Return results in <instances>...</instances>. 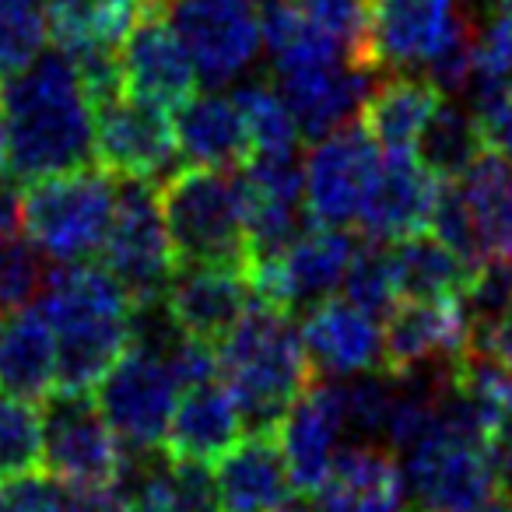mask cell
Returning <instances> with one entry per match:
<instances>
[{"mask_svg": "<svg viewBox=\"0 0 512 512\" xmlns=\"http://www.w3.org/2000/svg\"><path fill=\"white\" fill-rule=\"evenodd\" d=\"M92 155L102 172L113 179H144L155 183L172 158L176 148V127L169 120V109L141 102L134 95H116L92 109Z\"/></svg>", "mask_w": 512, "mask_h": 512, "instance_id": "cell-10", "label": "cell"}, {"mask_svg": "<svg viewBox=\"0 0 512 512\" xmlns=\"http://www.w3.org/2000/svg\"><path fill=\"white\" fill-rule=\"evenodd\" d=\"M474 53H477V29L470 22L467 11H456L453 25L442 36V43L435 46V53L425 60V78L439 88L442 95H460L470 85L474 74Z\"/></svg>", "mask_w": 512, "mask_h": 512, "instance_id": "cell-36", "label": "cell"}, {"mask_svg": "<svg viewBox=\"0 0 512 512\" xmlns=\"http://www.w3.org/2000/svg\"><path fill=\"white\" fill-rule=\"evenodd\" d=\"M379 165H383L379 144L358 123H344L334 134L320 137L302 165L309 218L341 228L358 221V211L379 176Z\"/></svg>", "mask_w": 512, "mask_h": 512, "instance_id": "cell-12", "label": "cell"}, {"mask_svg": "<svg viewBox=\"0 0 512 512\" xmlns=\"http://www.w3.org/2000/svg\"><path fill=\"white\" fill-rule=\"evenodd\" d=\"M477 130H481V144L495 155L512 158V92L495 99L491 106L474 109Z\"/></svg>", "mask_w": 512, "mask_h": 512, "instance_id": "cell-42", "label": "cell"}, {"mask_svg": "<svg viewBox=\"0 0 512 512\" xmlns=\"http://www.w3.org/2000/svg\"><path fill=\"white\" fill-rule=\"evenodd\" d=\"M400 299H460L470 267L435 235H411L390 249Z\"/></svg>", "mask_w": 512, "mask_h": 512, "instance_id": "cell-29", "label": "cell"}, {"mask_svg": "<svg viewBox=\"0 0 512 512\" xmlns=\"http://www.w3.org/2000/svg\"><path fill=\"white\" fill-rule=\"evenodd\" d=\"M299 334L309 362L323 376H362L383 369V334L376 320L348 299H316Z\"/></svg>", "mask_w": 512, "mask_h": 512, "instance_id": "cell-21", "label": "cell"}, {"mask_svg": "<svg viewBox=\"0 0 512 512\" xmlns=\"http://www.w3.org/2000/svg\"><path fill=\"white\" fill-rule=\"evenodd\" d=\"M460 302L470 316V327L498 320L512 309V260L488 256L477 267H470L467 285L460 292Z\"/></svg>", "mask_w": 512, "mask_h": 512, "instance_id": "cell-39", "label": "cell"}, {"mask_svg": "<svg viewBox=\"0 0 512 512\" xmlns=\"http://www.w3.org/2000/svg\"><path fill=\"white\" fill-rule=\"evenodd\" d=\"M120 50L123 92L162 109H179L197 95V67L162 8L144 4Z\"/></svg>", "mask_w": 512, "mask_h": 512, "instance_id": "cell-13", "label": "cell"}, {"mask_svg": "<svg viewBox=\"0 0 512 512\" xmlns=\"http://www.w3.org/2000/svg\"><path fill=\"white\" fill-rule=\"evenodd\" d=\"M4 512H57V488L43 474L11 481L4 495Z\"/></svg>", "mask_w": 512, "mask_h": 512, "instance_id": "cell-43", "label": "cell"}, {"mask_svg": "<svg viewBox=\"0 0 512 512\" xmlns=\"http://www.w3.org/2000/svg\"><path fill=\"white\" fill-rule=\"evenodd\" d=\"M39 313L57 337V386L64 397H92L137 337V309L120 281L95 264H60L43 281Z\"/></svg>", "mask_w": 512, "mask_h": 512, "instance_id": "cell-2", "label": "cell"}, {"mask_svg": "<svg viewBox=\"0 0 512 512\" xmlns=\"http://www.w3.org/2000/svg\"><path fill=\"white\" fill-rule=\"evenodd\" d=\"M130 470V449L95 397L53 393L46 407V474L71 488H109Z\"/></svg>", "mask_w": 512, "mask_h": 512, "instance_id": "cell-9", "label": "cell"}, {"mask_svg": "<svg viewBox=\"0 0 512 512\" xmlns=\"http://www.w3.org/2000/svg\"><path fill=\"white\" fill-rule=\"evenodd\" d=\"M411 512H414V509H411Z\"/></svg>", "mask_w": 512, "mask_h": 512, "instance_id": "cell-52", "label": "cell"}, {"mask_svg": "<svg viewBox=\"0 0 512 512\" xmlns=\"http://www.w3.org/2000/svg\"><path fill=\"white\" fill-rule=\"evenodd\" d=\"M176 148L190 165L204 169H242L253 158V141L242 113L225 95H193L179 106Z\"/></svg>", "mask_w": 512, "mask_h": 512, "instance_id": "cell-25", "label": "cell"}, {"mask_svg": "<svg viewBox=\"0 0 512 512\" xmlns=\"http://www.w3.org/2000/svg\"><path fill=\"white\" fill-rule=\"evenodd\" d=\"M50 36L60 53L81 46H120L134 29L144 0H43Z\"/></svg>", "mask_w": 512, "mask_h": 512, "instance_id": "cell-28", "label": "cell"}, {"mask_svg": "<svg viewBox=\"0 0 512 512\" xmlns=\"http://www.w3.org/2000/svg\"><path fill=\"white\" fill-rule=\"evenodd\" d=\"M0 512H4V495H0Z\"/></svg>", "mask_w": 512, "mask_h": 512, "instance_id": "cell-51", "label": "cell"}, {"mask_svg": "<svg viewBox=\"0 0 512 512\" xmlns=\"http://www.w3.org/2000/svg\"><path fill=\"white\" fill-rule=\"evenodd\" d=\"M130 512H179L169 495V488H165L162 470H151V474L144 477L137 495L130 498Z\"/></svg>", "mask_w": 512, "mask_h": 512, "instance_id": "cell-46", "label": "cell"}, {"mask_svg": "<svg viewBox=\"0 0 512 512\" xmlns=\"http://www.w3.org/2000/svg\"><path fill=\"white\" fill-rule=\"evenodd\" d=\"M46 470V414L32 400L0 390V484Z\"/></svg>", "mask_w": 512, "mask_h": 512, "instance_id": "cell-30", "label": "cell"}, {"mask_svg": "<svg viewBox=\"0 0 512 512\" xmlns=\"http://www.w3.org/2000/svg\"><path fill=\"white\" fill-rule=\"evenodd\" d=\"M116 186L99 165L46 176L25 190L22 228L57 264H81L99 253L113 218Z\"/></svg>", "mask_w": 512, "mask_h": 512, "instance_id": "cell-6", "label": "cell"}, {"mask_svg": "<svg viewBox=\"0 0 512 512\" xmlns=\"http://www.w3.org/2000/svg\"><path fill=\"white\" fill-rule=\"evenodd\" d=\"M456 183L474 214L484 260H512V158L484 148Z\"/></svg>", "mask_w": 512, "mask_h": 512, "instance_id": "cell-27", "label": "cell"}, {"mask_svg": "<svg viewBox=\"0 0 512 512\" xmlns=\"http://www.w3.org/2000/svg\"><path fill=\"white\" fill-rule=\"evenodd\" d=\"M0 151H4V102H0ZM4 162V158H0Z\"/></svg>", "mask_w": 512, "mask_h": 512, "instance_id": "cell-48", "label": "cell"}, {"mask_svg": "<svg viewBox=\"0 0 512 512\" xmlns=\"http://www.w3.org/2000/svg\"><path fill=\"white\" fill-rule=\"evenodd\" d=\"M446 95L418 74L376 81L362 102V127L383 151H414Z\"/></svg>", "mask_w": 512, "mask_h": 512, "instance_id": "cell-26", "label": "cell"}, {"mask_svg": "<svg viewBox=\"0 0 512 512\" xmlns=\"http://www.w3.org/2000/svg\"><path fill=\"white\" fill-rule=\"evenodd\" d=\"M404 456L414 512H477L498 491L488 428L449 383Z\"/></svg>", "mask_w": 512, "mask_h": 512, "instance_id": "cell-4", "label": "cell"}, {"mask_svg": "<svg viewBox=\"0 0 512 512\" xmlns=\"http://www.w3.org/2000/svg\"><path fill=\"white\" fill-rule=\"evenodd\" d=\"M242 428H246L242 411L225 379H204V383L183 386V393L176 397L162 453L165 460H221L239 442Z\"/></svg>", "mask_w": 512, "mask_h": 512, "instance_id": "cell-22", "label": "cell"}, {"mask_svg": "<svg viewBox=\"0 0 512 512\" xmlns=\"http://www.w3.org/2000/svg\"><path fill=\"white\" fill-rule=\"evenodd\" d=\"M439 190L442 179L421 162L418 151H386L355 225L369 242H400L421 235L432 221Z\"/></svg>", "mask_w": 512, "mask_h": 512, "instance_id": "cell-16", "label": "cell"}, {"mask_svg": "<svg viewBox=\"0 0 512 512\" xmlns=\"http://www.w3.org/2000/svg\"><path fill=\"white\" fill-rule=\"evenodd\" d=\"M481 151L484 144L474 109H456L449 102H442L418 141V158L439 179H460Z\"/></svg>", "mask_w": 512, "mask_h": 512, "instance_id": "cell-32", "label": "cell"}, {"mask_svg": "<svg viewBox=\"0 0 512 512\" xmlns=\"http://www.w3.org/2000/svg\"><path fill=\"white\" fill-rule=\"evenodd\" d=\"M341 285H344V299L355 302L358 309H365L372 320H376V316H386L400 299L397 278H393L390 249L376 246V242L358 249Z\"/></svg>", "mask_w": 512, "mask_h": 512, "instance_id": "cell-34", "label": "cell"}, {"mask_svg": "<svg viewBox=\"0 0 512 512\" xmlns=\"http://www.w3.org/2000/svg\"><path fill=\"white\" fill-rule=\"evenodd\" d=\"M502 15L512 18V0H502Z\"/></svg>", "mask_w": 512, "mask_h": 512, "instance_id": "cell-49", "label": "cell"}, {"mask_svg": "<svg viewBox=\"0 0 512 512\" xmlns=\"http://www.w3.org/2000/svg\"><path fill=\"white\" fill-rule=\"evenodd\" d=\"M99 253L102 267L120 281L137 313L162 309L165 288L176 274V253H172L162 204L151 183L123 179Z\"/></svg>", "mask_w": 512, "mask_h": 512, "instance_id": "cell-7", "label": "cell"}, {"mask_svg": "<svg viewBox=\"0 0 512 512\" xmlns=\"http://www.w3.org/2000/svg\"><path fill=\"white\" fill-rule=\"evenodd\" d=\"M344 428H348L344 386L320 376L302 390V397L278 421L274 435L285 453L288 474L302 495H316V488L327 481Z\"/></svg>", "mask_w": 512, "mask_h": 512, "instance_id": "cell-15", "label": "cell"}, {"mask_svg": "<svg viewBox=\"0 0 512 512\" xmlns=\"http://www.w3.org/2000/svg\"><path fill=\"white\" fill-rule=\"evenodd\" d=\"M50 39L43 0H0V81L22 74Z\"/></svg>", "mask_w": 512, "mask_h": 512, "instance_id": "cell-33", "label": "cell"}, {"mask_svg": "<svg viewBox=\"0 0 512 512\" xmlns=\"http://www.w3.org/2000/svg\"><path fill=\"white\" fill-rule=\"evenodd\" d=\"M18 183H22V179L0 162V232H18V228H22L25 193Z\"/></svg>", "mask_w": 512, "mask_h": 512, "instance_id": "cell-45", "label": "cell"}, {"mask_svg": "<svg viewBox=\"0 0 512 512\" xmlns=\"http://www.w3.org/2000/svg\"><path fill=\"white\" fill-rule=\"evenodd\" d=\"M218 365L249 432H274L288 407L320 376L292 313L264 302H249L242 320L228 330Z\"/></svg>", "mask_w": 512, "mask_h": 512, "instance_id": "cell-3", "label": "cell"}, {"mask_svg": "<svg viewBox=\"0 0 512 512\" xmlns=\"http://www.w3.org/2000/svg\"><path fill=\"white\" fill-rule=\"evenodd\" d=\"M470 348L484 351V355L498 358L505 369H512V309L498 316V320L470 327Z\"/></svg>", "mask_w": 512, "mask_h": 512, "instance_id": "cell-44", "label": "cell"}, {"mask_svg": "<svg viewBox=\"0 0 512 512\" xmlns=\"http://www.w3.org/2000/svg\"><path fill=\"white\" fill-rule=\"evenodd\" d=\"M470 348V316L460 299H407L386 313L383 372L411 376L435 358L453 362Z\"/></svg>", "mask_w": 512, "mask_h": 512, "instance_id": "cell-17", "label": "cell"}, {"mask_svg": "<svg viewBox=\"0 0 512 512\" xmlns=\"http://www.w3.org/2000/svg\"><path fill=\"white\" fill-rule=\"evenodd\" d=\"M57 512H130V498L116 484H109V488H71V484H60Z\"/></svg>", "mask_w": 512, "mask_h": 512, "instance_id": "cell-41", "label": "cell"}, {"mask_svg": "<svg viewBox=\"0 0 512 512\" xmlns=\"http://www.w3.org/2000/svg\"><path fill=\"white\" fill-rule=\"evenodd\" d=\"M299 11L344 46L351 64L379 71L369 50V8L365 0H295Z\"/></svg>", "mask_w": 512, "mask_h": 512, "instance_id": "cell-35", "label": "cell"}, {"mask_svg": "<svg viewBox=\"0 0 512 512\" xmlns=\"http://www.w3.org/2000/svg\"><path fill=\"white\" fill-rule=\"evenodd\" d=\"M43 264L18 232H0V309H22L43 292Z\"/></svg>", "mask_w": 512, "mask_h": 512, "instance_id": "cell-38", "label": "cell"}, {"mask_svg": "<svg viewBox=\"0 0 512 512\" xmlns=\"http://www.w3.org/2000/svg\"><path fill=\"white\" fill-rule=\"evenodd\" d=\"M253 295L242 264H179L165 288L162 313L176 334L221 344Z\"/></svg>", "mask_w": 512, "mask_h": 512, "instance_id": "cell-14", "label": "cell"}, {"mask_svg": "<svg viewBox=\"0 0 512 512\" xmlns=\"http://www.w3.org/2000/svg\"><path fill=\"white\" fill-rule=\"evenodd\" d=\"M369 50L379 71L425 64L456 18V0H365Z\"/></svg>", "mask_w": 512, "mask_h": 512, "instance_id": "cell-23", "label": "cell"}, {"mask_svg": "<svg viewBox=\"0 0 512 512\" xmlns=\"http://www.w3.org/2000/svg\"><path fill=\"white\" fill-rule=\"evenodd\" d=\"M428 228H432L435 239L446 242L467 267H477L484 260L474 214H470V204H467V197H463L456 179H442V190H439V200H435V211H432Z\"/></svg>", "mask_w": 512, "mask_h": 512, "instance_id": "cell-37", "label": "cell"}, {"mask_svg": "<svg viewBox=\"0 0 512 512\" xmlns=\"http://www.w3.org/2000/svg\"><path fill=\"white\" fill-rule=\"evenodd\" d=\"M477 512H512V498H491V502L488 505H481V509H477Z\"/></svg>", "mask_w": 512, "mask_h": 512, "instance_id": "cell-47", "label": "cell"}, {"mask_svg": "<svg viewBox=\"0 0 512 512\" xmlns=\"http://www.w3.org/2000/svg\"><path fill=\"white\" fill-rule=\"evenodd\" d=\"M144 4H151V8H165L169 0H144Z\"/></svg>", "mask_w": 512, "mask_h": 512, "instance_id": "cell-50", "label": "cell"}, {"mask_svg": "<svg viewBox=\"0 0 512 512\" xmlns=\"http://www.w3.org/2000/svg\"><path fill=\"white\" fill-rule=\"evenodd\" d=\"M4 165L25 183L95 165V113L67 53H43L4 92Z\"/></svg>", "mask_w": 512, "mask_h": 512, "instance_id": "cell-1", "label": "cell"}, {"mask_svg": "<svg viewBox=\"0 0 512 512\" xmlns=\"http://www.w3.org/2000/svg\"><path fill=\"white\" fill-rule=\"evenodd\" d=\"M57 386V337L39 309H0V390L50 400Z\"/></svg>", "mask_w": 512, "mask_h": 512, "instance_id": "cell-24", "label": "cell"}, {"mask_svg": "<svg viewBox=\"0 0 512 512\" xmlns=\"http://www.w3.org/2000/svg\"><path fill=\"white\" fill-rule=\"evenodd\" d=\"M162 477L179 512H218V488L207 463L165 460Z\"/></svg>", "mask_w": 512, "mask_h": 512, "instance_id": "cell-40", "label": "cell"}, {"mask_svg": "<svg viewBox=\"0 0 512 512\" xmlns=\"http://www.w3.org/2000/svg\"><path fill=\"white\" fill-rule=\"evenodd\" d=\"M278 78V92L299 123L302 141H320L351 120V113L372 92L379 71L358 67L351 60H327V64L285 71Z\"/></svg>", "mask_w": 512, "mask_h": 512, "instance_id": "cell-19", "label": "cell"}, {"mask_svg": "<svg viewBox=\"0 0 512 512\" xmlns=\"http://www.w3.org/2000/svg\"><path fill=\"white\" fill-rule=\"evenodd\" d=\"M165 232L179 264H246V218L239 179L186 165L158 190Z\"/></svg>", "mask_w": 512, "mask_h": 512, "instance_id": "cell-5", "label": "cell"}, {"mask_svg": "<svg viewBox=\"0 0 512 512\" xmlns=\"http://www.w3.org/2000/svg\"><path fill=\"white\" fill-rule=\"evenodd\" d=\"M313 498V512H411L404 470L393 449L376 442L337 449L327 481Z\"/></svg>", "mask_w": 512, "mask_h": 512, "instance_id": "cell-20", "label": "cell"}, {"mask_svg": "<svg viewBox=\"0 0 512 512\" xmlns=\"http://www.w3.org/2000/svg\"><path fill=\"white\" fill-rule=\"evenodd\" d=\"M235 109L242 113L253 141V155L267 158H292L302 144L299 123H295L288 102L281 99L278 88L264 85V81H246L235 88L232 95Z\"/></svg>", "mask_w": 512, "mask_h": 512, "instance_id": "cell-31", "label": "cell"}, {"mask_svg": "<svg viewBox=\"0 0 512 512\" xmlns=\"http://www.w3.org/2000/svg\"><path fill=\"white\" fill-rule=\"evenodd\" d=\"M218 512H306L274 432H249L214 467Z\"/></svg>", "mask_w": 512, "mask_h": 512, "instance_id": "cell-18", "label": "cell"}, {"mask_svg": "<svg viewBox=\"0 0 512 512\" xmlns=\"http://www.w3.org/2000/svg\"><path fill=\"white\" fill-rule=\"evenodd\" d=\"M92 397L130 453H162L172 407L179 397V383L165 358V341H155L144 330H137L134 344L95 386Z\"/></svg>", "mask_w": 512, "mask_h": 512, "instance_id": "cell-8", "label": "cell"}, {"mask_svg": "<svg viewBox=\"0 0 512 512\" xmlns=\"http://www.w3.org/2000/svg\"><path fill=\"white\" fill-rule=\"evenodd\" d=\"M169 22L197 78L214 88L239 78L260 50V18L249 0H176Z\"/></svg>", "mask_w": 512, "mask_h": 512, "instance_id": "cell-11", "label": "cell"}]
</instances>
